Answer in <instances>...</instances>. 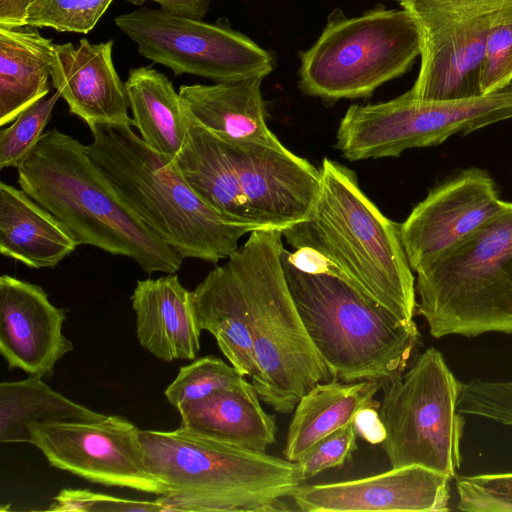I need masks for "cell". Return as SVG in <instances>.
<instances>
[{
  "label": "cell",
  "mask_w": 512,
  "mask_h": 512,
  "mask_svg": "<svg viewBox=\"0 0 512 512\" xmlns=\"http://www.w3.org/2000/svg\"><path fill=\"white\" fill-rule=\"evenodd\" d=\"M139 432L133 423L115 415L28 426L29 443L51 466L93 483L165 495L167 487L145 463Z\"/></svg>",
  "instance_id": "12"
},
{
  "label": "cell",
  "mask_w": 512,
  "mask_h": 512,
  "mask_svg": "<svg viewBox=\"0 0 512 512\" xmlns=\"http://www.w3.org/2000/svg\"><path fill=\"white\" fill-rule=\"evenodd\" d=\"M131 124L89 125L86 151L120 197L162 241L185 258L217 263L255 227L237 223L207 204L174 160L156 152Z\"/></svg>",
  "instance_id": "3"
},
{
  "label": "cell",
  "mask_w": 512,
  "mask_h": 512,
  "mask_svg": "<svg viewBox=\"0 0 512 512\" xmlns=\"http://www.w3.org/2000/svg\"><path fill=\"white\" fill-rule=\"evenodd\" d=\"M457 410L465 416L486 418L512 426V381L474 379L463 383Z\"/></svg>",
  "instance_id": "32"
},
{
  "label": "cell",
  "mask_w": 512,
  "mask_h": 512,
  "mask_svg": "<svg viewBox=\"0 0 512 512\" xmlns=\"http://www.w3.org/2000/svg\"><path fill=\"white\" fill-rule=\"evenodd\" d=\"M105 416L53 390L40 376L0 383L2 443H29L28 426L35 422L96 421Z\"/></svg>",
  "instance_id": "27"
},
{
  "label": "cell",
  "mask_w": 512,
  "mask_h": 512,
  "mask_svg": "<svg viewBox=\"0 0 512 512\" xmlns=\"http://www.w3.org/2000/svg\"><path fill=\"white\" fill-rule=\"evenodd\" d=\"M114 41L78 45L55 44L51 68L53 87L66 101L70 113L88 126L101 123L133 124L128 98L113 63Z\"/></svg>",
  "instance_id": "17"
},
{
  "label": "cell",
  "mask_w": 512,
  "mask_h": 512,
  "mask_svg": "<svg viewBox=\"0 0 512 512\" xmlns=\"http://www.w3.org/2000/svg\"><path fill=\"white\" fill-rule=\"evenodd\" d=\"M320 172L317 200L304 220L282 231L286 242L316 253L327 273L342 278L400 321L412 322L415 277L400 224L382 214L349 168L324 158Z\"/></svg>",
  "instance_id": "1"
},
{
  "label": "cell",
  "mask_w": 512,
  "mask_h": 512,
  "mask_svg": "<svg viewBox=\"0 0 512 512\" xmlns=\"http://www.w3.org/2000/svg\"><path fill=\"white\" fill-rule=\"evenodd\" d=\"M57 512H158L156 500L139 501L117 498L88 489H62L48 508Z\"/></svg>",
  "instance_id": "34"
},
{
  "label": "cell",
  "mask_w": 512,
  "mask_h": 512,
  "mask_svg": "<svg viewBox=\"0 0 512 512\" xmlns=\"http://www.w3.org/2000/svg\"><path fill=\"white\" fill-rule=\"evenodd\" d=\"M184 106L186 139L173 159L182 176L215 210L237 223L261 229L251 217L237 173L221 141Z\"/></svg>",
  "instance_id": "23"
},
{
  "label": "cell",
  "mask_w": 512,
  "mask_h": 512,
  "mask_svg": "<svg viewBox=\"0 0 512 512\" xmlns=\"http://www.w3.org/2000/svg\"><path fill=\"white\" fill-rule=\"evenodd\" d=\"M131 301L137 339L145 350L165 362L195 359L202 330L192 292L176 273L138 280Z\"/></svg>",
  "instance_id": "18"
},
{
  "label": "cell",
  "mask_w": 512,
  "mask_h": 512,
  "mask_svg": "<svg viewBox=\"0 0 512 512\" xmlns=\"http://www.w3.org/2000/svg\"><path fill=\"white\" fill-rule=\"evenodd\" d=\"M114 22L137 44L142 57L170 68L176 76L189 74L220 83L264 78L275 68L273 54L234 30L226 18L208 23L144 7L120 14Z\"/></svg>",
  "instance_id": "11"
},
{
  "label": "cell",
  "mask_w": 512,
  "mask_h": 512,
  "mask_svg": "<svg viewBox=\"0 0 512 512\" xmlns=\"http://www.w3.org/2000/svg\"><path fill=\"white\" fill-rule=\"evenodd\" d=\"M145 463L168 493L163 511L268 512L301 485L298 462L220 443L179 426L140 430Z\"/></svg>",
  "instance_id": "4"
},
{
  "label": "cell",
  "mask_w": 512,
  "mask_h": 512,
  "mask_svg": "<svg viewBox=\"0 0 512 512\" xmlns=\"http://www.w3.org/2000/svg\"><path fill=\"white\" fill-rule=\"evenodd\" d=\"M37 27L0 26V125L12 123L50 92L54 53Z\"/></svg>",
  "instance_id": "25"
},
{
  "label": "cell",
  "mask_w": 512,
  "mask_h": 512,
  "mask_svg": "<svg viewBox=\"0 0 512 512\" xmlns=\"http://www.w3.org/2000/svg\"><path fill=\"white\" fill-rule=\"evenodd\" d=\"M504 201L486 170L469 167L452 173L400 224L402 243L413 271L433 261L500 210Z\"/></svg>",
  "instance_id": "14"
},
{
  "label": "cell",
  "mask_w": 512,
  "mask_h": 512,
  "mask_svg": "<svg viewBox=\"0 0 512 512\" xmlns=\"http://www.w3.org/2000/svg\"><path fill=\"white\" fill-rule=\"evenodd\" d=\"M286 282L304 327L332 380L385 381L405 372L421 342L404 323L342 278L306 272L280 251Z\"/></svg>",
  "instance_id": "5"
},
{
  "label": "cell",
  "mask_w": 512,
  "mask_h": 512,
  "mask_svg": "<svg viewBox=\"0 0 512 512\" xmlns=\"http://www.w3.org/2000/svg\"><path fill=\"white\" fill-rule=\"evenodd\" d=\"M134 126L144 143L172 159L187 133L184 102L168 77L152 68H132L125 81Z\"/></svg>",
  "instance_id": "26"
},
{
  "label": "cell",
  "mask_w": 512,
  "mask_h": 512,
  "mask_svg": "<svg viewBox=\"0 0 512 512\" xmlns=\"http://www.w3.org/2000/svg\"><path fill=\"white\" fill-rule=\"evenodd\" d=\"M382 381L340 382L331 380L315 385L297 403L290 421L285 458L299 462L320 442L342 426L353 422L366 407H380L374 396Z\"/></svg>",
  "instance_id": "24"
},
{
  "label": "cell",
  "mask_w": 512,
  "mask_h": 512,
  "mask_svg": "<svg viewBox=\"0 0 512 512\" xmlns=\"http://www.w3.org/2000/svg\"><path fill=\"white\" fill-rule=\"evenodd\" d=\"M451 477L420 465H409L360 479L299 485L291 494L304 512L450 510Z\"/></svg>",
  "instance_id": "15"
},
{
  "label": "cell",
  "mask_w": 512,
  "mask_h": 512,
  "mask_svg": "<svg viewBox=\"0 0 512 512\" xmlns=\"http://www.w3.org/2000/svg\"><path fill=\"white\" fill-rule=\"evenodd\" d=\"M78 242L51 212L20 187L0 182V253L30 268H52Z\"/></svg>",
  "instance_id": "20"
},
{
  "label": "cell",
  "mask_w": 512,
  "mask_h": 512,
  "mask_svg": "<svg viewBox=\"0 0 512 512\" xmlns=\"http://www.w3.org/2000/svg\"><path fill=\"white\" fill-rule=\"evenodd\" d=\"M395 1H398V2H400L401 0H395Z\"/></svg>",
  "instance_id": "39"
},
{
  "label": "cell",
  "mask_w": 512,
  "mask_h": 512,
  "mask_svg": "<svg viewBox=\"0 0 512 512\" xmlns=\"http://www.w3.org/2000/svg\"><path fill=\"white\" fill-rule=\"evenodd\" d=\"M282 231L257 229L230 257L238 275L253 334L260 400L292 413L302 396L332 380L298 313L284 275Z\"/></svg>",
  "instance_id": "6"
},
{
  "label": "cell",
  "mask_w": 512,
  "mask_h": 512,
  "mask_svg": "<svg viewBox=\"0 0 512 512\" xmlns=\"http://www.w3.org/2000/svg\"><path fill=\"white\" fill-rule=\"evenodd\" d=\"M252 386L231 364L208 355L182 366L164 394L177 409L184 403L201 400L220 390L247 389Z\"/></svg>",
  "instance_id": "28"
},
{
  "label": "cell",
  "mask_w": 512,
  "mask_h": 512,
  "mask_svg": "<svg viewBox=\"0 0 512 512\" xmlns=\"http://www.w3.org/2000/svg\"><path fill=\"white\" fill-rule=\"evenodd\" d=\"M357 432L353 422L337 429L318 442L299 461L302 479H310L323 470L342 466L357 448Z\"/></svg>",
  "instance_id": "35"
},
{
  "label": "cell",
  "mask_w": 512,
  "mask_h": 512,
  "mask_svg": "<svg viewBox=\"0 0 512 512\" xmlns=\"http://www.w3.org/2000/svg\"><path fill=\"white\" fill-rule=\"evenodd\" d=\"M377 409L363 408L353 419L357 435L371 444H382L386 437V429Z\"/></svg>",
  "instance_id": "36"
},
{
  "label": "cell",
  "mask_w": 512,
  "mask_h": 512,
  "mask_svg": "<svg viewBox=\"0 0 512 512\" xmlns=\"http://www.w3.org/2000/svg\"><path fill=\"white\" fill-rule=\"evenodd\" d=\"M416 273L432 337L512 335V202Z\"/></svg>",
  "instance_id": "7"
},
{
  "label": "cell",
  "mask_w": 512,
  "mask_h": 512,
  "mask_svg": "<svg viewBox=\"0 0 512 512\" xmlns=\"http://www.w3.org/2000/svg\"><path fill=\"white\" fill-rule=\"evenodd\" d=\"M262 80L181 85L178 92L195 120L220 140L283 147L265 119Z\"/></svg>",
  "instance_id": "19"
},
{
  "label": "cell",
  "mask_w": 512,
  "mask_h": 512,
  "mask_svg": "<svg viewBox=\"0 0 512 512\" xmlns=\"http://www.w3.org/2000/svg\"><path fill=\"white\" fill-rule=\"evenodd\" d=\"M201 330L211 333L219 349L243 377L257 372L253 334L240 281L229 258L212 269L191 291Z\"/></svg>",
  "instance_id": "21"
},
{
  "label": "cell",
  "mask_w": 512,
  "mask_h": 512,
  "mask_svg": "<svg viewBox=\"0 0 512 512\" xmlns=\"http://www.w3.org/2000/svg\"><path fill=\"white\" fill-rule=\"evenodd\" d=\"M17 172L19 187L79 245L130 258L147 274L180 270L184 257L143 223L76 138L48 130Z\"/></svg>",
  "instance_id": "2"
},
{
  "label": "cell",
  "mask_w": 512,
  "mask_h": 512,
  "mask_svg": "<svg viewBox=\"0 0 512 512\" xmlns=\"http://www.w3.org/2000/svg\"><path fill=\"white\" fill-rule=\"evenodd\" d=\"M420 54L419 28L406 9L378 4L355 17L334 9L319 38L299 53V88L327 102L365 98Z\"/></svg>",
  "instance_id": "8"
},
{
  "label": "cell",
  "mask_w": 512,
  "mask_h": 512,
  "mask_svg": "<svg viewBox=\"0 0 512 512\" xmlns=\"http://www.w3.org/2000/svg\"><path fill=\"white\" fill-rule=\"evenodd\" d=\"M67 310L53 305L39 285L0 277V353L10 369L50 377L73 350L62 333Z\"/></svg>",
  "instance_id": "16"
},
{
  "label": "cell",
  "mask_w": 512,
  "mask_h": 512,
  "mask_svg": "<svg viewBox=\"0 0 512 512\" xmlns=\"http://www.w3.org/2000/svg\"><path fill=\"white\" fill-rule=\"evenodd\" d=\"M220 141L256 225L283 231L309 215L320 192V169L285 146Z\"/></svg>",
  "instance_id": "13"
},
{
  "label": "cell",
  "mask_w": 512,
  "mask_h": 512,
  "mask_svg": "<svg viewBox=\"0 0 512 512\" xmlns=\"http://www.w3.org/2000/svg\"><path fill=\"white\" fill-rule=\"evenodd\" d=\"M254 386L220 390L180 405V427L238 448L266 452L276 442V422L260 404Z\"/></svg>",
  "instance_id": "22"
},
{
  "label": "cell",
  "mask_w": 512,
  "mask_h": 512,
  "mask_svg": "<svg viewBox=\"0 0 512 512\" xmlns=\"http://www.w3.org/2000/svg\"><path fill=\"white\" fill-rule=\"evenodd\" d=\"M135 5L142 6L147 1L160 5L166 13L192 19H203L209 10L210 0H126Z\"/></svg>",
  "instance_id": "37"
},
{
  "label": "cell",
  "mask_w": 512,
  "mask_h": 512,
  "mask_svg": "<svg viewBox=\"0 0 512 512\" xmlns=\"http://www.w3.org/2000/svg\"><path fill=\"white\" fill-rule=\"evenodd\" d=\"M456 509L470 512H512V472L456 476Z\"/></svg>",
  "instance_id": "31"
},
{
  "label": "cell",
  "mask_w": 512,
  "mask_h": 512,
  "mask_svg": "<svg viewBox=\"0 0 512 512\" xmlns=\"http://www.w3.org/2000/svg\"><path fill=\"white\" fill-rule=\"evenodd\" d=\"M112 2L113 0H37L27 10L25 25L88 34Z\"/></svg>",
  "instance_id": "29"
},
{
  "label": "cell",
  "mask_w": 512,
  "mask_h": 512,
  "mask_svg": "<svg viewBox=\"0 0 512 512\" xmlns=\"http://www.w3.org/2000/svg\"><path fill=\"white\" fill-rule=\"evenodd\" d=\"M421 38V65L409 90L417 101L482 95L479 70L487 37L512 19V0H401Z\"/></svg>",
  "instance_id": "10"
},
{
  "label": "cell",
  "mask_w": 512,
  "mask_h": 512,
  "mask_svg": "<svg viewBox=\"0 0 512 512\" xmlns=\"http://www.w3.org/2000/svg\"><path fill=\"white\" fill-rule=\"evenodd\" d=\"M512 82V19L495 25L486 40L479 70L481 94L491 93Z\"/></svg>",
  "instance_id": "33"
},
{
  "label": "cell",
  "mask_w": 512,
  "mask_h": 512,
  "mask_svg": "<svg viewBox=\"0 0 512 512\" xmlns=\"http://www.w3.org/2000/svg\"><path fill=\"white\" fill-rule=\"evenodd\" d=\"M37 0H0V26L25 25L28 8Z\"/></svg>",
  "instance_id": "38"
},
{
  "label": "cell",
  "mask_w": 512,
  "mask_h": 512,
  "mask_svg": "<svg viewBox=\"0 0 512 512\" xmlns=\"http://www.w3.org/2000/svg\"><path fill=\"white\" fill-rule=\"evenodd\" d=\"M60 97L58 91L45 97L0 131V169H17L35 149Z\"/></svg>",
  "instance_id": "30"
},
{
  "label": "cell",
  "mask_w": 512,
  "mask_h": 512,
  "mask_svg": "<svg viewBox=\"0 0 512 512\" xmlns=\"http://www.w3.org/2000/svg\"><path fill=\"white\" fill-rule=\"evenodd\" d=\"M462 386L435 347L420 354L407 372L382 381V448L391 468L420 465L457 476L466 422L457 410Z\"/></svg>",
  "instance_id": "9"
}]
</instances>
